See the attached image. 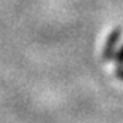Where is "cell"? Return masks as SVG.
<instances>
[{"instance_id":"1","label":"cell","mask_w":123,"mask_h":123,"mask_svg":"<svg viewBox=\"0 0 123 123\" xmlns=\"http://www.w3.org/2000/svg\"><path fill=\"white\" fill-rule=\"evenodd\" d=\"M120 35H122V29H115V31L110 32V35L107 37L105 40V45H104V53H102V58L105 61H110L115 58V48L118 45V40H120Z\"/></svg>"},{"instance_id":"2","label":"cell","mask_w":123,"mask_h":123,"mask_svg":"<svg viewBox=\"0 0 123 123\" xmlns=\"http://www.w3.org/2000/svg\"><path fill=\"white\" fill-rule=\"evenodd\" d=\"M115 61H117L118 66H123V45H122V48L115 53Z\"/></svg>"},{"instance_id":"3","label":"cell","mask_w":123,"mask_h":123,"mask_svg":"<svg viewBox=\"0 0 123 123\" xmlns=\"http://www.w3.org/2000/svg\"><path fill=\"white\" fill-rule=\"evenodd\" d=\"M115 75H117L118 80L123 82V66H117V69H115Z\"/></svg>"}]
</instances>
